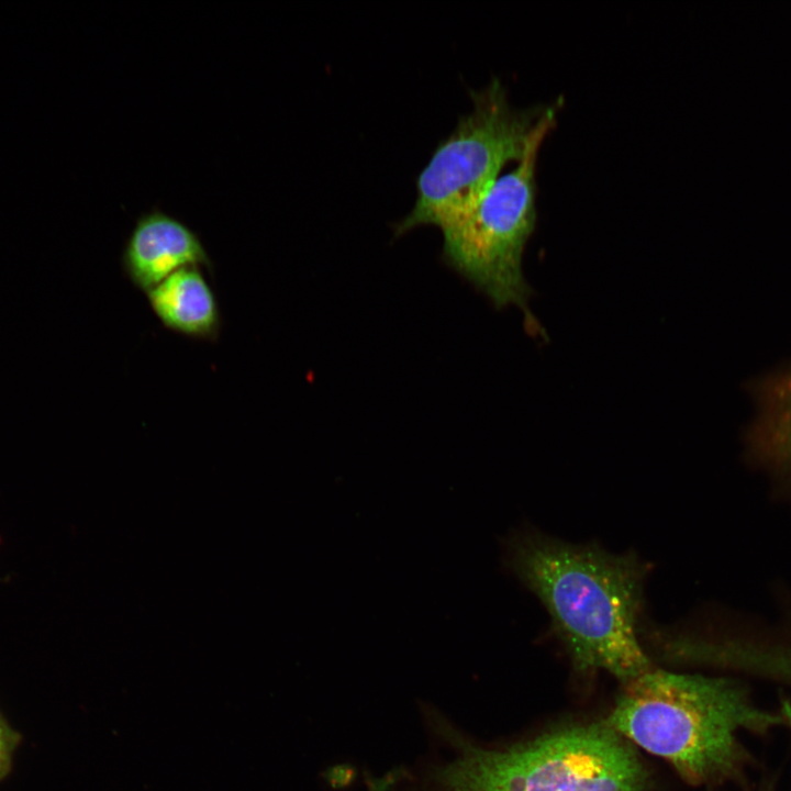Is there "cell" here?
I'll return each instance as SVG.
<instances>
[{
  "label": "cell",
  "instance_id": "6da1fadb",
  "mask_svg": "<svg viewBox=\"0 0 791 791\" xmlns=\"http://www.w3.org/2000/svg\"><path fill=\"white\" fill-rule=\"evenodd\" d=\"M504 564L542 602L578 670L626 683L653 667L639 640L648 566L636 554L522 530L506 538Z\"/></svg>",
  "mask_w": 791,
  "mask_h": 791
},
{
  "label": "cell",
  "instance_id": "7a4b0ae2",
  "mask_svg": "<svg viewBox=\"0 0 791 791\" xmlns=\"http://www.w3.org/2000/svg\"><path fill=\"white\" fill-rule=\"evenodd\" d=\"M605 722L645 750L665 758L689 782L738 773L746 759L739 733H766L788 724L761 708L738 681L650 668L624 683Z\"/></svg>",
  "mask_w": 791,
  "mask_h": 791
},
{
  "label": "cell",
  "instance_id": "3957f363",
  "mask_svg": "<svg viewBox=\"0 0 791 791\" xmlns=\"http://www.w3.org/2000/svg\"><path fill=\"white\" fill-rule=\"evenodd\" d=\"M472 109L435 147L416 179L412 210L394 226L401 236L419 226L441 231L461 220L491 189L509 163L553 130L557 105L513 108L498 79L470 91Z\"/></svg>",
  "mask_w": 791,
  "mask_h": 791
},
{
  "label": "cell",
  "instance_id": "277c9868",
  "mask_svg": "<svg viewBox=\"0 0 791 791\" xmlns=\"http://www.w3.org/2000/svg\"><path fill=\"white\" fill-rule=\"evenodd\" d=\"M436 791H642L636 754L606 723L502 749L463 744L432 777Z\"/></svg>",
  "mask_w": 791,
  "mask_h": 791
},
{
  "label": "cell",
  "instance_id": "5b68a950",
  "mask_svg": "<svg viewBox=\"0 0 791 791\" xmlns=\"http://www.w3.org/2000/svg\"><path fill=\"white\" fill-rule=\"evenodd\" d=\"M548 133L538 135L516 166L500 176L461 220L442 231L443 261L494 308L519 309L527 332L535 336L546 334L528 305L532 289L522 259L536 225V164Z\"/></svg>",
  "mask_w": 791,
  "mask_h": 791
},
{
  "label": "cell",
  "instance_id": "8992f818",
  "mask_svg": "<svg viewBox=\"0 0 791 791\" xmlns=\"http://www.w3.org/2000/svg\"><path fill=\"white\" fill-rule=\"evenodd\" d=\"M122 266L131 282L147 292L181 268L211 269L212 263L194 231L153 209L136 220L122 253Z\"/></svg>",
  "mask_w": 791,
  "mask_h": 791
},
{
  "label": "cell",
  "instance_id": "52a82bcc",
  "mask_svg": "<svg viewBox=\"0 0 791 791\" xmlns=\"http://www.w3.org/2000/svg\"><path fill=\"white\" fill-rule=\"evenodd\" d=\"M151 309L168 330L190 338L213 341L221 316L215 294L200 267L181 268L146 292Z\"/></svg>",
  "mask_w": 791,
  "mask_h": 791
},
{
  "label": "cell",
  "instance_id": "ba28073f",
  "mask_svg": "<svg viewBox=\"0 0 791 791\" xmlns=\"http://www.w3.org/2000/svg\"><path fill=\"white\" fill-rule=\"evenodd\" d=\"M716 666L791 687V640L718 638L712 649Z\"/></svg>",
  "mask_w": 791,
  "mask_h": 791
},
{
  "label": "cell",
  "instance_id": "9c48e42d",
  "mask_svg": "<svg viewBox=\"0 0 791 791\" xmlns=\"http://www.w3.org/2000/svg\"><path fill=\"white\" fill-rule=\"evenodd\" d=\"M22 742V734L11 726L0 709V782L12 772L14 756Z\"/></svg>",
  "mask_w": 791,
  "mask_h": 791
},
{
  "label": "cell",
  "instance_id": "30bf717a",
  "mask_svg": "<svg viewBox=\"0 0 791 791\" xmlns=\"http://www.w3.org/2000/svg\"><path fill=\"white\" fill-rule=\"evenodd\" d=\"M786 422H787V427H786L787 448L791 455V403H790L789 413H788Z\"/></svg>",
  "mask_w": 791,
  "mask_h": 791
}]
</instances>
